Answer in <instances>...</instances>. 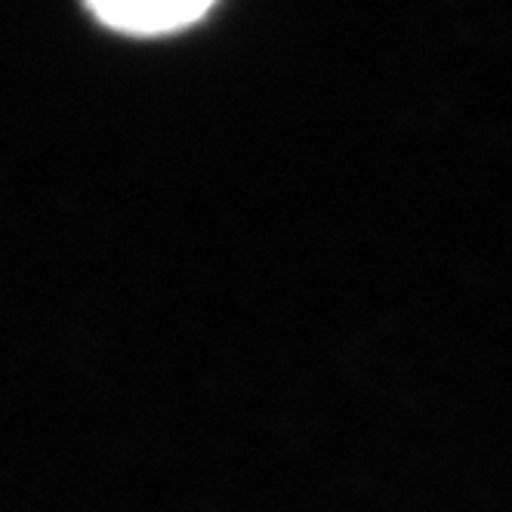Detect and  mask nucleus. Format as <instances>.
<instances>
[{"label": "nucleus", "instance_id": "nucleus-1", "mask_svg": "<svg viewBox=\"0 0 512 512\" xmlns=\"http://www.w3.org/2000/svg\"><path fill=\"white\" fill-rule=\"evenodd\" d=\"M90 13L124 34H170L198 22L216 0H84Z\"/></svg>", "mask_w": 512, "mask_h": 512}]
</instances>
